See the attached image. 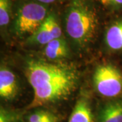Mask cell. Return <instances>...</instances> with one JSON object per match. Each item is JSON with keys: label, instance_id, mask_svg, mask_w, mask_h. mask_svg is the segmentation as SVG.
Instances as JSON below:
<instances>
[{"label": "cell", "instance_id": "cell-1", "mask_svg": "<svg viewBox=\"0 0 122 122\" xmlns=\"http://www.w3.org/2000/svg\"><path fill=\"white\" fill-rule=\"evenodd\" d=\"M25 74L33 90V97L25 110L63 104L73 95L80 81V73L73 65L62 61L29 58Z\"/></svg>", "mask_w": 122, "mask_h": 122}, {"label": "cell", "instance_id": "cell-2", "mask_svg": "<svg viewBox=\"0 0 122 122\" xmlns=\"http://www.w3.org/2000/svg\"><path fill=\"white\" fill-rule=\"evenodd\" d=\"M65 29L73 48L79 52L90 47L95 38L98 18L92 0H69L65 12Z\"/></svg>", "mask_w": 122, "mask_h": 122}, {"label": "cell", "instance_id": "cell-3", "mask_svg": "<svg viewBox=\"0 0 122 122\" xmlns=\"http://www.w3.org/2000/svg\"><path fill=\"white\" fill-rule=\"evenodd\" d=\"M50 11L49 5L35 0H20L15 6L12 30L19 38L29 37L44 22Z\"/></svg>", "mask_w": 122, "mask_h": 122}, {"label": "cell", "instance_id": "cell-4", "mask_svg": "<svg viewBox=\"0 0 122 122\" xmlns=\"http://www.w3.org/2000/svg\"><path fill=\"white\" fill-rule=\"evenodd\" d=\"M92 82L95 92L105 100L122 97V71L111 63L97 66Z\"/></svg>", "mask_w": 122, "mask_h": 122}, {"label": "cell", "instance_id": "cell-5", "mask_svg": "<svg viewBox=\"0 0 122 122\" xmlns=\"http://www.w3.org/2000/svg\"><path fill=\"white\" fill-rule=\"evenodd\" d=\"M67 122H96V109L87 94H82L77 99Z\"/></svg>", "mask_w": 122, "mask_h": 122}, {"label": "cell", "instance_id": "cell-6", "mask_svg": "<svg viewBox=\"0 0 122 122\" xmlns=\"http://www.w3.org/2000/svg\"><path fill=\"white\" fill-rule=\"evenodd\" d=\"M96 122H122V97L107 99L96 108Z\"/></svg>", "mask_w": 122, "mask_h": 122}, {"label": "cell", "instance_id": "cell-7", "mask_svg": "<svg viewBox=\"0 0 122 122\" xmlns=\"http://www.w3.org/2000/svg\"><path fill=\"white\" fill-rule=\"evenodd\" d=\"M19 92L17 79L15 74L6 66L0 69V97L5 102H10L16 98Z\"/></svg>", "mask_w": 122, "mask_h": 122}, {"label": "cell", "instance_id": "cell-8", "mask_svg": "<svg viewBox=\"0 0 122 122\" xmlns=\"http://www.w3.org/2000/svg\"><path fill=\"white\" fill-rule=\"evenodd\" d=\"M105 44L111 52H122V16L111 22L107 29Z\"/></svg>", "mask_w": 122, "mask_h": 122}, {"label": "cell", "instance_id": "cell-9", "mask_svg": "<svg viewBox=\"0 0 122 122\" xmlns=\"http://www.w3.org/2000/svg\"><path fill=\"white\" fill-rule=\"evenodd\" d=\"M43 54L50 61H62L70 55L69 46L62 37L56 38L44 46Z\"/></svg>", "mask_w": 122, "mask_h": 122}, {"label": "cell", "instance_id": "cell-10", "mask_svg": "<svg viewBox=\"0 0 122 122\" xmlns=\"http://www.w3.org/2000/svg\"><path fill=\"white\" fill-rule=\"evenodd\" d=\"M54 39L52 32L44 22L35 32L26 39V44L33 46H46Z\"/></svg>", "mask_w": 122, "mask_h": 122}, {"label": "cell", "instance_id": "cell-11", "mask_svg": "<svg viewBox=\"0 0 122 122\" xmlns=\"http://www.w3.org/2000/svg\"><path fill=\"white\" fill-rule=\"evenodd\" d=\"M26 110H20L1 106L0 122H26Z\"/></svg>", "mask_w": 122, "mask_h": 122}, {"label": "cell", "instance_id": "cell-12", "mask_svg": "<svg viewBox=\"0 0 122 122\" xmlns=\"http://www.w3.org/2000/svg\"><path fill=\"white\" fill-rule=\"evenodd\" d=\"M55 114L51 110L45 107H37L26 111V122H41L51 117Z\"/></svg>", "mask_w": 122, "mask_h": 122}, {"label": "cell", "instance_id": "cell-13", "mask_svg": "<svg viewBox=\"0 0 122 122\" xmlns=\"http://www.w3.org/2000/svg\"><path fill=\"white\" fill-rule=\"evenodd\" d=\"M12 0H0V26L3 30L7 29L12 20Z\"/></svg>", "mask_w": 122, "mask_h": 122}, {"label": "cell", "instance_id": "cell-14", "mask_svg": "<svg viewBox=\"0 0 122 122\" xmlns=\"http://www.w3.org/2000/svg\"><path fill=\"white\" fill-rule=\"evenodd\" d=\"M99 1L106 8L112 10L122 9V0H99Z\"/></svg>", "mask_w": 122, "mask_h": 122}, {"label": "cell", "instance_id": "cell-15", "mask_svg": "<svg viewBox=\"0 0 122 122\" xmlns=\"http://www.w3.org/2000/svg\"><path fill=\"white\" fill-rule=\"evenodd\" d=\"M37 1L40 3H43L45 4H54V3H58V2H61V1H63L65 0H35Z\"/></svg>", "mask_w": 122, "mask_h": 122}, {"label": "cell", "instance_id": "cell-16", "mask_svg": "<svg viewBox=\"0 0 122 122\" xmlns=\"http://www.w3.org/2000/svg\"><path fill=\"white\" fill-rule=\"evenodd\" d=\"M41 122H59V117H58V116L55 113L51 117L48 118L47 119Z\"/></svg>", "mask_w": 122, "mask_h": 122}]
</instances>
